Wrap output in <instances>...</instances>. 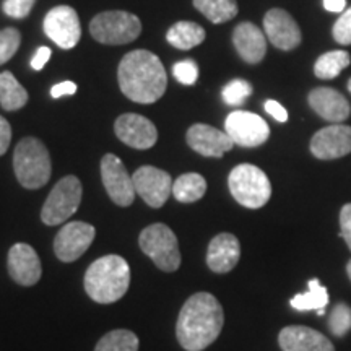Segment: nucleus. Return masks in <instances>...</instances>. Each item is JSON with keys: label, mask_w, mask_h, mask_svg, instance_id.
I'll return each mask as SVG.
<instances>
[{"label": "nucleus", "mask_w": 351, "mask_h": 351, "mask_svg": "<svg viewBox=\"0 0 351 351\" xmlns=\"http://www.w3.org/2000/svg\"><path fill=\"white\" fill-rule=\"evenodd\" d=\"M44 33L60 49H72L82 38V25L77 12L69 5L54 7L44 19Z\"/></svg>", "instance_id": "nucleus-12"}, {"label": "nucleus", "mask_w": 351, "mask_h": 351, "mask_svg": "<svg viewBox=\"0 0 351 351\" xmlns=\"http://www.w3.org/2000/svg\"><path fill=\"white\" fill-rule=\"evenodd\" d=\"M101 179L114 204L119 207H129L134 204L137 192L132 176L127 173L124 163L112 153H108L101 160Z\"/></svg>", "instance_id": "nucleus-9"}, {"label": "nucleus", "mask_w": 351, "mask_h": 351, "mask_svg": "<svg viewBox=\"0 0 351 351\" xmlns=\"http://www.w3.org/2000/svg\"><path fill=\"white\" fill-rule=\"evenodd\" d=\"M13 169L25 189H39L51 179V156L41 140L26 137L20 140L13 153Z\"/></svg>", "instance_id": "nucleus-4"}, {"label": "nucleus", "mask_w": 351, "mask_h": 351, "mask_svg": "<svg viewBox=\"0 0 351 351\" xmlns=\"http://www.w3.org/2000/svg\"><path fill=\"white\" fill-rule=\"evenodd\" d=\"M90 33L101 44L121 46L135 41L140 36L142 21L130 12H103L91 20Z\"/></svg>", "instance_id": "nucleus-7"}, {"label": "nucleus", "mask_w": 351, "mask_h": 351, "mask_svg": "<svg viewBox=\"0 0 351 351\" xmlns=\"http://www.w3.org/2000/svg\"><path fill=\"white\" fill-rule=\"evenodd\" d=\"M173 72L176 80L182 83V85H194L197 78H199V67H197V64L191 59L181 60V62L176 64L173 67Z\"/></svg>", "instance_id": "nucleus-33"}, {"label": "nucleus", "mask_w": 351, "mask_h": 351, "mask_svg": "<svg viewBox=\"0 0 351 351\" xmlns=\"http://www.w3.org/2000/svg\"><path fill=\"white\" fill-rule=\"evenodd\" d=\"M265 111L269 112L270 116L278 122H287L288 121V111L282 106V104L278 103V101H274V99L265 101Z\"/></svg>", "instance_id": "nucleus-38"}, {"label": "nucleus", "mask_w": 351, "mask_h": 351, "mask_svg": "<svg viewBox=\"0 0 351 351\" xmlns=\"http://www.w3.org/2000/svg\"><path fill=\"white\" fill-rule=\"evenodd\" d=\"M207 192V181L197 173H186L179 176L173 182V195L181 204H194Z\"/></svg>", "instance_id": "nucleus-24"}, {"label": "nucleus", "mask_w": 351, "mask_h": 351, "mask_svg": "<svg viewBox=\"0 0 351 351\" xmlns=\"http://www.w3.org/2000/svg\"><path fill=\"white\" fill-rule=\"evenodd\" d=\"M77 93V85L73 82H62L57 83L51 88V96L52 98H62V96L75 95Z\"/></svg>", "instance_id": "nucleus-39"}, {"label": "nucleus", "mask_w": 351, "mask_h": 351, "mask_svg": "<svg viewBox=\"0 0 351 351\" xmlns=\"http://www.w3.org/2000/svg\"><path fill=\"white\" fill-rule=\"evenodd\" d=\"M138 337L134 332L119 328L99 339L95 351H138Z\"/></svg>", "instance_id": "nucleus-29"}, {"label": "nucleus", "mask_w": 351, "mask_h": 351, "mask_svg": "<svg viewBox=\"0 0 351 351\" xmlns=\"http://www.w3.org/2000/svg\"><path fill=\"white\" fill-rule=\"evenodd\" d=\"M251 83L243 80V78H236V80L230 82L225 88H223L221 96L223 101H225L226 104H230V106H239V104H243L244 101L251 96Z\"/></svg>", "instance_id": "nucleus-31"}, {"label": "nucleus", "mask_w": 351, "mask_h": 351, "mask_svg": "<svg viewBox=\"0 0 351 351\" xmlns=\"http://www.w3.org/2000/svg\"><path fill=\"white\" fill-rule=\"evenodd\" d=\"M135 192L152 208H161L173 195V179L163 169L155 166H142L132 176Z\"/></svg>", "instance_id": "nucleus-11"}, {"label": "nucleus", "mask_w": 351, "mask_h": 351, "mask_svg": "<svg viewBox=\"0 0 351 351\" xmlns=\"http://www.w3.org/2000/svg\"><path fill=\"white\" fill-rule=\"evenodd\" d=\"M232 44H234L241 59L247 64H258L265 57V34L251 21H244V23L236 26L234 32H232Z\"/></svg>", "instance_id": "nucleus-22"}, {"label": "nucleus", "mask_w": 351, "mask_h": 351, "mask_svg": "<svg viewBox=\"0 0 351 351\" xmlns=\"http://www.w3.org/2000/svg\"><path fill=\"white\" fill-rule=\"evenodd\" d=\"M166 39L176 49L189 51L205 41V29L194 21H178L168 29Z\"/></svg>", "instance_id": "nucleus-23"}, {"label": "nucleus", "mask_w": 351, "mask_h": 351, "mask_svg": "<svg viewBox=\"0 0 351 351\" xmlns=\"http://www.w3.org/2000/svg\"><path fill=\"white\" fill-rule=\"evenodd\" d=\"M225 132L234 145L254 148L265 143L270 137V127L257 114L249 111H234L226 117Z\"/></svg>", "instance_id": "nucleus-10"}, {"label": "nucleus", "mask_w": 351, "mask_h": 351, "mask_svg": "<svg viewBox=\"0 0 351 351\" xmlns=\"http://www.w3.org/2000/svg\"><path fill=\"white\" fill-rule=\"evenodd\" d=\"M28 103V91L12 72H0V106L5 111H19Z\"/></svg>", "instance_id": "nucleus-25"}, {"label": "nucleus", "mask_w": 351, "mask_h": 351, "mask_svg": "<svg viewBox=\"0 0 351 351\" xmlns=\"http://www.w3.org/2000/svg\"><path fill=\"white\" fill-rule=\"evenodd\" d=\"M283 351H335L324 333L306 326H288L278 335Z\"/></svg>", "instance_id": "nucleus-19"}, {"label": "nucleus", "mask_w": 351, "mask_h": 351, "mask_svg": "<svg viewBox=\"0 0 351 351\" xmlns=\"http://www.w3.org/2000/svg\"><path fill=\"white\" fill-rule=\"evenodd\" d=\"M328 328L335 337H345L351 330V307L339 302L328 317Z\"/></svg>", "instance_id": "nucleus-30"}, {"label": "nucleus", "mask_w": 351, "mask_h": 351, "mask_svg": "<svg viewBox=\"0 0 351 351\" xmlns=\"http://www.w3.org/2000/svg\"><path fill=\"white\" fill-rule=\"evenodd\" d=\"M293 309L296 311H317L319 315H324L326 313V307L328 304V293L326 287H322L317 278L311 280L309 282V289L307 293H302V295H296L289 301Z\"/></svg>", "instance_id": "nucleus-26"}, {"label": "nucleus", "mask_w": 351, "mask_h": 351, "mask_svg": "<svg viewBox=\"0 0 351 351\" xmlns=\"http://www.w3.org/2000/svg\"><path fill=\"white\" fill-rule=\"evenodd\" d=\"M340 236L351 251V204L343 205L340 212Z\"/></svg>", "instance_id": "nucleus-36"}, {"label": "nucleus", "mask_w": 351, "mask_h": 351, "mask_svg": "<svg viewBox=\"0 0 351 351\" xmlns=\"http://www.w3.org/2000/svg\"><path fill=\"white\" fill-rule=\"evenodd\" d=\"M96 230L93 225L83 221H72L60 228L54 239V252L59 261L73 262L88 251L95 241Z\"/></svg>", "instance_id": "nucleus-13"}, {"label": "nucleus", "mask_w": 351, "mask_h": 351, "mask_svg": "<svg viewBox=\"0 0 351 351\" xmlns=\"http://www.w3.org/2000/svg\"><path fill=\"white\" fill-rule=\"evenodd\" d=\"M130 285V267L121 256H104L88 267L85 291L99 304H111L125 295Z\"/></svg>", "instance_id": "nucleus-3"}, {"label": "nucleus", "mask_w": 351, "mask_h": 351, "mask_svg": "<svg viewBox=\"0 0 351 351\" xmlns=\"http://www.w3.org/2000/svg\"><path fill=\"white\" fill-rule=\"evenodd\" d=\"M187 145L202 156L221 158L234 147V142L226 132L207 124H194L187 130Z\"/></svg>", "instance_id": "nucleus-18"}, {"label": "nucleus", "mask_w": 351, "mask_h": 351, "mask_svg": "<svg viewBox=\"0 0 351 351\" xmlns=\"http://www.w3.org/2000/svg\"><path fill=\"white\" fill-rule=\"evenodd\" d=\"M333 39L341 46L351 44V7L340 15V19L333 25Z\"/></svg>", "instance_id": "nucleus-34"}, {"label": "nucleus", "mask_w": 351, "mask_h": 351, "mask_svg": "<svg viewBox=\"0 0 351 351\" xmlns=\"http://www.w3.org/2000/svg\"><path fill=\"white\" fill-rule=\"evenodd\" d=\"M231 195L245 208H262L271 195V184L261 168L254 165H239L228 178Z\"/></svg>", "instance_id": "nucleus-5"}, {"label": "nucleus", "mask_w": 351, "mask_h": 351, "mask_svg": "<svg viewBox=\"0 0 351 351\" xmlns=\"http://www.w3.org/2000/svg\"><path fill=\"white\" fill-rule=\"evenodd\" d=\"M346 274H348V278H350V282H351V261L346 263Z\"/></svg>", "instance_id": "nucleus-42"}, {"label": "nucleus", "mask_w": 351, "mask_h": 351, "mask_svg": "<svg viewBox=\"0 0 351 351\" xmlns=\"http://www.w3.org/2000/svg\"><path fill=\"white\" fill-rule=\"evenodd\" d=\"M311 153L319 160H337L351 153V127L332 124L315 132L311 138Z\"/></svg>", "instance_id": "nucleus-14"}, {"label": "nucleus", "mask_w": 351, "mask_h": 351, "mask_svg": "<svg viewBox=\"0 0 351 351\" xmlns=\"http://www.w3.org/2000/svg\"><path fill=\"white\" fill-rule=\"evenodd\" d=\"M194 7L215 25L225 23L238 15L236 0H194Z\"/></svg>", "instance_id": "nucleus-27"}, {"label": "nucleus", "mask_w": 351, "mask_h": 351, "mask_svg": "<svg viewBox=\"0 0 351 351\" xmlns=\"http://www.w3.org/2000/svg\"><path fill=\"white\" fill-rule=\"evenodd\" d=\"M348 90H350V93H351V80L348 82Z\"/></svg>", "instance_id": "nucleus-43"}, {"label": "nucleus", "mask_w": 351, "mask_h": 351, "mask_svg": "<svg viewBox=\"0 0 351 351\" xmlns=\"http://www.w3.org/2000/svg\"><path fill=\"white\" fill-rule=\"evenodd\" d=\"M307 99L313 111L332 124H340L348 119L351 114L348 99L333 88H315L311 91Z\"/></svg>", "instance_id": "nucleus-20"}, {"label": "nucleus", "mask_w": 351, "mask_h": 351, "mask_svg": "<svg viewBox=\"0 0 351 351\" xmlns=\"http://www.w3.org/2000/svg\"><path fill=\"white\" fill-rule=\"evenodd\" d=\"M241 257L239 239L231 232H221L210 241L207 265L215 274H228L238 265Z\"/></svg>", "instance_id": "nucleus-21"}, {"label": "nucleus", "mask_w": 351, "mask_h": 351, "mask_svg": "<svg viewBox=\"0 0 351 351\" xmlns=\"http://www.w3.org/2000/svg\"><path fill=\"white\" fill-rule=\"evenodd\" d=\"M51 54H52V51L49 49V47H46V46L39 47L38 52L34 54L33 60H32V67L34 70H43L44 65L47 64V60L51 59Z\"/></svg>", "instance_id": "nucleus-40"}, {"label": "nucleus", "mask_w": 351, "mask_h": 351, "mask_svg": "<svg viewBox=\"0 0 351 351\" xmlns=\"http://www.w3.org/2000/svg\"><path fill=\"white\" fill-rule=\"evenodd\" d=\"M117 80L122 93L138 104L156 103L168 86V75L160 57L145 49L132 51L122 57Z\"/></svg>", "instance_id": "nucleus-2"}, {"label": "nucleus", "mask_w": 351, "mask_h": 351, "mask_svg": "<svg viewBox=\"0 0 351 351\" xmlns=\"http://www.w3.org/2000/svg\"><path fill=\"white\" fill-rule=\"evenodd\" d=\"M263 29L276 49L291 51L301 44V29L298 23L282 8H271L263 16Z\"/></svg>", "instance_id": "nucleus-16"}, {"label": "nucleus", "mask_w": 351, "mask_h": 351, "mask_svg": "<svg viewBox=\"0 0 351 351\" xmlns=\"http://www.w3.org/2000/svg\"><path fill=\"white\" fill-rule=\"evenodd\" d=\"M324 7H326L327 12L340 13L345 10L346 2L345 0H324Z\"/></svg>", "instance_id": "nucleus-41"}, {"label": "nucleus", "mask_w": 351, "mask_h": 351, "mask_svg": "<svg viewBox=\"0 0 351 351\" xmlns=\"http://www.w3.org/2000/svg\"><path fill=\"white\" fill-rule=\"evenodd\" d=\"M34 3H36V0H3L2 8L5 15L20 20L29 15Z\"/></svg>", "instance_id": "nucleus-35"}, {"label": "nucleus", "mask_w": 351, "mask_h": 351, "mask_svg": "<svg viewBox=\"0 0 351 351\" xmlns=\"http://www.w3.org/2000/svg\"><path fill=\"white\" fill-rule=\"evenodd\" d=\"M225 324L219 301L210 293H197L184 302L176 335L186 351H204L218 339Z\"/></svg>", "instance_id": "nucleus-1"}, {"label": "nucleus", "mask_w": 351, "mask_h": 351, "mask_svg": "<svg viewBox=\"0 0 351 351\" xmlns=\"http://www.w3.org/2000/svg\"><path fill=\"white\" fill-rule=\"evenodd\" d=\"M140 249L163 271H176L181 267V252L174 231L163 223L147 226L138 238Z\"/></svg>", "instance_id": "nucleus-6"}, {"label": "nucleus", "mask_w": 351, "mask_h": 351, "mask_svg": "<svg viewBox=\"0 0 351 351\" xmlns=\"http://www.w3.org/2000/svg\"><path fill=\"white\" fill-rule=\"evenodd\" d=\"M12 140V127L5 117L0 116V156L5 155Z\"/></svg>", "instance_id": "nucleus-37"}, {"label": "nucleus", "mask_w": 351, "mask_h": 351, "mask_svg": "<svg viewBox=\"0 0 351 351\" xmlns=\"http://www.w3.org/2000/svg\"><path fill=\"white\" fill-rule=\"evenodd\" d=\"M7 269L12 280L21 287H33L41 280L43 267L36 251L29 244L19 243L8 252Z\"/></svg>", "instance_id": "nucleus-17"}, {"label": "nucleus", "mask_w": 351, "mask_h": 351, "mask_svg": "<svg viewBox=\"0 0 351 351\" xmlns=\"http://www.w3.org/2000/svg\"><path fill=\"white\" fill-rule=\"evenodd\" d=\"M83 187L75 176H65L56 184L41 210L44 225L57 226L67 221L80 207Z\"/></svg>", "instance_id": "nucleus-8"}, {"label": "nucleus", "mask_w": 351, "mask_h": 351, "mask_svg": "<svg viewBox=\"0 0 351 351\" xmlns=\"http://www.w3.org/2000/svg\"><path fill=\"white\" fill-rule=\"evenodd\" d=\"M21 43V34L16 28L0 29V65L8 62L16 54Z\"/></svg>", "instance_id": "nucleus-32"}, {"label": "nucleus", "mask_w": 351, "mask_h": 351, "mask_svg": "<svg viewBox=\"0 0 351 351\" xmlns=\"http://www.w3.org/2000/svg\"><path fill=\"white\" fill-rule=\"evenodd\" d=\"M351 64V57L346 51H330L326 52L315 60L314 73L322 80H332L339 77L341 70H345Z\"/></svg>", "instance_id": "nucleus-28"}, {"label": "nucleus", "mask_w": 351, "mask_h": 351, "mask_svg": "<svg viewBox=\"0 0 351 351\" xmlns=\"http://www.w3.org/2000/svg\"><path fill=\"white\" fill-rule=\"evenodd\" d=\"M114 132L122 143L137 150H148L158 140L155 124L140 114H122L116 119Z\"/></svg>", "instance_id": "nucleus-15"}]
</instances>
